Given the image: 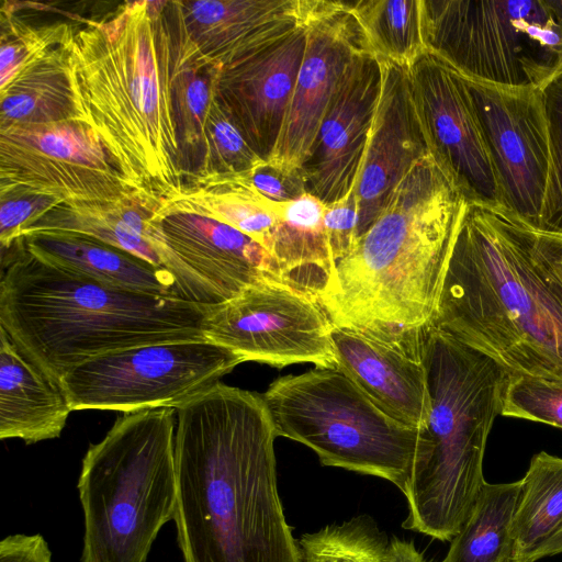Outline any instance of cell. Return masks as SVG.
<instances>
[{
    "instance_id": "1",
    "label": "cell",
    "mask_w": 562,
    "mask_h": 562,
    "mask_svg": "<svg viewBox=\"0 0 562 562\" xmlns=\"http://www.w3.org/2000/svg\"><path fill=\"white\" fill-rule=\"evenodd\" d=\"M271 415L221 382L177 408L173 521L184 562H303L278 493Z\"/></svg>"
},
{
    "instance_id": "2",
    "label": "cell",
    "mask_w": 562,
    "mask_h": 562,
    "mask_svg": "<svg viewBox=\"0 0 562 562\" xmlns=\"http://www.w3.org/2000/svg\"><path fill=\"white\" fill-rule=\"evenodd\" d=\"M465 200L430 154L335 268L318 303L339 327L420 345L432 325Z\"/></svg>"
},
{
    "instance_id": "3",
    "label": "cell",
    "mask_w": 562,
    "mask_h": 562,
    "mask_svg": "<svg viewBox=\"0 0 562 562\" xmlns=\"http://www.w3.org/2000/svg\"><path fill=\"white\" fill-rule=\"evenodd\" d=\"M166 1L125 2L76 26L72 56L86 123L134 189L158 198L184 184L170 93Z\"/></svg>"
},
{
    "instance_id": "4",
    "label": "cell",
    "mask_w": 562,
    "mask_h": 562,
    "mask_svg": "<svg viewBox=\"0 0 562 562\" xmlns=\"http://www.w3.org/2000/svg\"><path fill=\"white\" fill-rule=\"evenodd\" d=\"M431 326L508 375L562 382V291L503 212L465 201Z\"/></svg>"
},
{
    "instance_id": "5",
    "label": "cell",
    "mask_w": 562,
    "mask_h": 562,
    "mask_svg": "<svg viewBox=\"0 0 562 562\" xmlns=\"http://www.w3.org/2000/svg\"><path fill=\"white\" fill-rule=\"evenodd\" d=\"M0 328L50 380L136 346L202 339L213 305L112 288L2 249Z\"/></svg>"
},
{
    "instance_id": "6",
    "label": "cell",
    "mask_w": 562,
    "mask_h": 562,
    "mask_svg": "<svg viewBox=\"0 0 562 562\" xmlns=\"http://www.w3.org/2000/svg\"><path fill=\"white\" fill-rule=\"evenodd\" d=\"M423 359L431 401L428 441L403 493L408 515L402 526L451 541L486 482L484 453L507 373L435 326L425 333Z\"/></svg>"
},
{
    "instance_id": "7",
    "label": "cell",
    "mask_w": 562,
    "mask_h": 562,
    "mask_svg": "<svg viewBox=\"0 0 562 562\" xmlns=\"http://www.w3.org/2000/svg\"><path fill=\"white\" fill-rule=\"evenodd\" d=\"M177 409L125 413L89 446L78 480L81 562H146L177 499Z\"/></svg>"
},
{
    "instance_id": "8",
    "label": "cell",
    "mask_w": 562,
    "mask_h": 562,
    "mask_svg": "<svg viewBox=\"0 0 562 562\" xmlns=\"http://www.w3.org/2000/svg\"><path fill=\"white\" fill-rule=\"evenodd\" d=\"M261 397L278 437L311 448L323 465L378 476L405 492L426 430L390 416L338 369L281 376Z\"/></svg>"
},
{
    "instance_id": "9",
    "label": "cell",
    "mask_w": 562,
    "mask_h": 562,
    "mask_svg": "<svg viewBox=\"0 0 562 562\" xmlns=\"http://www.w3.org/2000/svg\"><path fill=\"white\" fill-rule=\"evenodd\" d=\"M426 50L479 81L542 89L562 71V24L548 0H422Z\"/></svg>"
},
{
    "instance_id": "10",
    "label": "cell",
    "mask_w": 562,
    "mask_h": 562,
    "mask_svg": "<svg viewBox=\"0 0 562 562\" xmlns=\"http://www.w3.org/2000/svg\"><path fill=\"white\" fill-rule=\"evenodd\" d=\"M241 362L205 338L149 344L90 359L59 385L72 411L177 409Z\"/></svg>"
},
{
    "instance_id": "11",
    "label": "cell",
    "mask_w": 562,
    "mask_h": 562,
    "mask_svg": "<svg viewBox=\"0 0 562 562\" xmlns=\"http://www.w3.org/2000/svg\"><path fill=\"white\" fill-rule=\"evenodd\" d=\"M333 327L313 296L280 278L267 277L213 305L204 337L244 361L276 368L311 362L337 369Z\"/></svg>"
},
{
    "instance_id": "12",
    "label": "cell",
    "mask_w": 562,
    "mask_h": 562,
    "mask_svg": "<svg viewBox=\"0 0 562 562\" xmlns=\"http://www.w3.org/2000/svg\"><path fill=\"white\" fill-rule=\"evenodd\" d=\"M133 190L85 122L0 127V199L35 194L87 203Z\"/></svg>"
},
{
    "instance_id": "13",
    "label": "cell",
    "mask_w": 562,
    "mask_h": 562,
    "mask_svg": "<svg viewBox=\"0 0 562 562\" xmlns=\"http://www.w3.org/2000/svg\"><path fill=\"white\" fill-rule=\"evenodd\" d=\"M464 79L494 167L504 213L522 225L544 229L552 159L541 89Z\"/></svg>"
},
{
    "instance_id": "14",
    "label": "cell",
    "mask_w": 562,
    "mask_h": 562,
    "mask_svg": "<svg viewBox=\"0 0 562 562\" xmlns=\"http://www.w3.org/2000/svg\"><path fill=\"white\" fill-rule=\"evenodd\" d=\"M157 218L156 250L179 299L218 305L263 278L282 279L271 254L227 224L167 206L161 199Z\"/></svg>"
},
{
    "instance_id": "15",
    "label": "cell",
    "mask_w": 562,
    "mask_h": 562,
    "mask_svg": "<svg viewBox=\"0 0 562 562\" xmlns=\"http://www.w3.org/2000/svg\"><path fill=\"white\" fill-rule=\"evenodd\" d=\"M407 69L430 156L468 203L504 213L494 167L464 77L428 50Z\"/></svg>"
},
{
    "instance_id": "16",
    "label": "cell",
    "mask_w": 562,
    "mask_h": 562,
    "mask_svg": "<svg viewBox=\"0 0 562 562\" xmlns=\"http://www.w3.org/2000/svg\"><path fill=\"white\" fill-rule=\"evenodd\" d=\"M306 45L291 103L268 164L285 172L307 159L328 104L352 63L371 54L348 1L302 0Z\"/></svg>"
},
{
    "instance_id": "17",
    "label": "cell",
    "mask_w": 562,
    "mask_h": 562,
    "mask_svg": "<svg viewBox=\"0 0 562 562\" xmlns=\"http://www.w3.org/2000/svg\"><path fill=\"white\" fill-rule=\"evenodd\" d=\"M306 45L302 22L281 37L217 70L214 97L254 151L272 156L291 103Z\"/></svg>"
},
{
    "instance_id": "18",
    "label": "cell",
    "mask_w": 562,
    "mask_h": 562,
    "mask_svg": "<svg viewBox=\"0 0 562 562\" xmlns=\"http://www.w3.org/2000/svg\"><path fill=\"white\" fill-rule=\"evenodd\" d=\"M382 85L380 59L358 57L327 106L301 170L307 192L325 205L349 196L357 187Z\"/></svg>"
},
{
    "instance_id": "19",
    "label": "cell",
    "mask_w": 562,
    "mask_h": 562,
    "mask_svg": "<svg viewBox=\"0 0 562 562\" xmlns=\"http://www.w3.org/2000/svg\"><path fill=\"white\" fill-rule=\"evenodd\" d=\"M382 85L355 190L358 238L385 207L412 166L429 155L406 67L381 60Z\"/></svg>"
},
{
    "instance_id": "20",
    "label": "cell",
    "mask_w": 562,
    "mask_h": 562,
    "mask_svg": "<svg viewBox=\"0 0 562 562\" xmlns=\"http://www.w3.org/2000/svg\"><path fill=\"white\" fill-rule=\"evenodd\" d=\"M166 10L196 58L216 70L302 22V0H172Z\"/></svg>"
},
{
    "instance_id": "21",
    "label": "cell",
    "mask_w": 562,
    "mask_h": 562,
    "mask_svg": "<svg viewBox=\"0 0 562 562\" xmlns=\"http://www.w3.org/2000/svg\"><path fill=\"white\" fill-rule=\"evenodd\" d=\"M331 339L337 369L395 419L426 430L431 401L423 344L387 340L335 326Z\"/></svg>"
},
{
    "instance_id": "22",
    "label": "cell",
    "mask_w": 562,
    "mask_h": 562,
    "mask_svg": "<svg viewBox=\"0 0 562 562\" xmlns=\"http://www.w3.org/2000/svg\"><path fill=\"white\" fill-rule=\"evenodd\" d=\"M160 199L133 190L113 201L61 203L24 228L20 237L40 233L82 235L162 268L154 248Z\"/></svg>"
},
{
    "instance_id": "23",
    "label": "cell",
    "mask_w": 562,
    "mask_h": 562,
    "mask_svg": "<svg viewBox=\"0 0 562 562\" xmlns=\"http://www.w3.org/2000/svg\"><path fill=\"white\" fill-rule=\"evenodd\" d=\"M71 411L60 385L0 328V438L29 445L58 438Z\"/></svg>"
},
{
    "instance_id": "24",
    "label": "cell",
    "mask_w": 562,
    "mask_h": 562,
    "mask_svg": "<svg viewBox=\"0 0 562 562\" xmlns=\"http://www.w3.org/2000/svg\"><path fill=\"white\" fill-rule=\"evenodd\" d=\"M15 241L40 260L98 283L155 296H176L173 281L165 269L100 240L40 233Z\"/></svg>"
},
{
    "instance_id": "25",
    "label": "cell",
    "mask_w": 562,
    "mask_h": 562,
    "mask_svg": "<svg viewBox=\"0 0 562 562\" xmlns=\"http://www.w3.org/2000/svg\"><path fill=\"white\" fill-rule=\"evenodd\" d=\"M74 35L24 65L0 86V127L86 123L76 82Z\"/></svg>"
},
{
    "instance_id": "26",
    "label": "cell",
    "mask_w": 562,
    "mask_h": 562,
    "mask_svg": "<svg viewBox=\"0 0 562 562\" xmlns=\"http://www.w3.org/2000/svg\"><path fill=\"white\" fill-rule=\"evenodd\" d=\"M325 211L326 205L310 192L283 202L269 247L282 280L317 302L335 272L324 226Z\"/></svg>"
},
{
    "instance_id": "27",
    "label": "cell",
    "mask_w": 562,
    "mask_h": 562,
    "mask_svg": "<svg viewBox=\"0 0 562 562\" xmlns=\"http://www.w3.org/2000/svg\"><path fill=\"white\" fill-rule=\"evenodd\" d=\"M161 202L227 224L268 251L283 204L263 195L250 172L188 178L178 192L161 198Z\"/></svg>"
},
{
    "instance_id": "28",
    "label": "cell",
    "mask_w": 562,
    "mask_h": 562,
    "mask_svg": "<svg viewBox=\"0 0 562 562\" xmlns=\"http://www.w3.org/2000/svg\"><path fill=\"white\" fill-rule=\"evenodd\" d=\"M166 21L170 38L172 113L186 181L202 169L206 122L214 100L217 70L203 65L179 29L167 18Z\"/></svg>"
},
{
    "instance_id": "29",
    "label": "cell",
    "mask_w": 562,
    "mask_h": 562,
    "mask_svg": "<svg viewBox=\"0 0 562 562\" xmlns=\"http://www.w3.org/2000/svg\"><path fill=\"white\" fill-rule=\"evenodd\" d=\"M520 480L485 482L441 562H513V525Z\"/></svg>"
},
{
    "instance_id": "30",
    "label": "cell",
    "mask_w": 562,
    "mask_h": 562,
    "mask_svg": "<svg viewBox=\"0 0 562 562\" xmlns=\"http://www.w3.org/2000/svg\"><path fill=\"white\" fill-rule=\"evenodd\" d=\"M513 525V562L533 554L562 530V458L533 454L525 476Z\"/></svg>"
},
{
    "instance_id": "31",
    "label": "cell",
    "mask_w": 562,
    "mask_h": 562,
    "mask_svg": "<svg viewBox=\"0 0 562 562\" xmlns=\"http://www.w3.org/2000/svg\"><path fill=\"white\" fill-rule=\"evenodd\" d=\"M373 56L409 68L426 52L422 0L348 1Z\"/></svg>"
},
{
    "instance_id": "32",
    "label": "cell",
    "mask_w": 562,
    "mask_h": 562,
    "mask_svg": "<svg viewBox=\"0 0 562 562\" xmlns=\"http://www.w3.org/2000/svg\"><path fill=\"white\" fill-rule=\"evenodd\" d=\"M387 543L368 516L326 526L299 540L303 562H382Z\"/></svg>"
},
{
    "instance_id": "33",
    "label": "cell",
    "mask_w": 562,
    "mask_h": 562,
    "mask_svg": "<svg viewBox=\"0 0 562 562\" xmlns=\"http://www.w3.org/2000/svg\"><path fill=\"white\" fill-rule=\"evenodd\" d=\"M0 16V86L24 65L70 38L76 31V26L66 21L30 23L15 13L9 1L3 2Z\"/></svg>"
},
{
    "instance_id": "34",
    "label": "cell",
    "mask_w": 562,
    "mask_h": 562,
    "mask_svg": "<svg viewBox=\"0 0 562 562\" xmlns=\"http://www.w3.org/2000/svg\"><path fill=\"white\" fill-rule=\"evenodd\" d=\"M267 162L254 151L214 97L206 122L202 169L193 177L251 172Z\"/></svg>"
},
{
    "instance_id": "35",
    "label": "cell",
    "mask_w": 562,
    "mask_h": 562,
    "mask_svg": "<svg viewBox=\"0 0 562 562\" xmlns=\"http://www.w3.org/2000/svg\"><path fill=\"white\" fill-rule=\"evenodd\" d=\"M501 415L562 429V382L532 375L507 374Z\"/></svg>"
},
{
    "instance_id": "36",
    "label": "cell",
    "mask_w": 562,
    "mask_h": 562,
    "mask_svg": "<svg viewBox=\"0 0 562 562\" xmlns=\"http://www.w3.org/2000/svg\"><path fill=\"white\" fill-rule=\"evenodd\" d=\"M541 91L552 159V178L544 229L554 231L562 222V71Z\"/></svg>"
},
{
    "instance_id": "37",
    "label": "cell",
    "mask_w": 562,
    "mask_h": 562,
    "mask_svg": "<svg viewBox=\"0 0 562 562\" xmlns=\"http://www.w3.org/2000/svg\"><path fill=\"white\" fill-rule=\"evenodd\" d=\"M61 203L56 198L35 194L0 199L1 248H10L24 228Z\"/></svg>"
},
{
    "instance_id": "38",
    "label": "cell",
    "mask_w": 562,
    "mask_h": 562,
    "mask_svg": "<svg viewBox=\"0 0 562 562\" xmlns=\"http://www.w3.org/2000/svg\"><path fill=\"white\" fill-rule=\"evenodd\" d=\"M325 233L336 265L353 249L358 240V209L355 191L346 199L326 205Z\"/></svg>"
},
{
    "instance_id": "39",
    "label": "cell",
    "mask_w": 562,
    "mask_h": 562,
    "mask_svg": "<svg viewBox=\"0 0 562 562\" xmlns=\"http://www.w3.org/2000/svg\"><path fill=\"white\" fill-rule=\"evenodd\" d=\"M250 179L263 195L278 202L291 201L307 192L301 169L285 172L267 162L251 171Z\"/></svg>"
},
{
    "instance_id": "40",
    "label": "cell",
    "mask_w": 562,
    "mask_h": 562,
    "mask_svg": "<svg viewBox=\"0 0 562 562\" xmlns=\"http://www.w3.org/2000/svg\"><path fill=\"white\" fill-rule=\"evenodd\" d=\"M517 223L524 231L533 259L562 291V231L535 229Z\"/></svg>"
},
{
    "instance_id": "41",
    "label": "cell",
    "mask_w": 562,
    "mask_h": 562,
    "mask_svg": "<svg viewBox=\"0 0 562 562\" xmlns=\"http://www.w3.org/2000/svg\"><path fill=\"white\" fill-rule=\"evenodd\" d=\"M0 562H52V552L38 533L10 535L0 542Z\"/></svg>"
},
{
    "instance_id": "42",
    "label": "cell",
    "mask_w": 562,
    "mask_h": 562,
    "mask_svg": "<svg viewBox=\"0 0 562 562\" xmlns=\"http://www.w3.org/2000/svg\"><path fill=\"white\" fill-rule=\"evenodd\" d=\"M382 562H430L413 541L393 538L386 546Z\"/></svg>"
},
{
    "instance_id": "43",
    "label": "cell",
    "mask_w": 562,
    "mask_h": 562,
    "mask_svg": "<svg viewBox=\"0 0 562 562\" xmlns=\"http://www.w3.org/2000/svg\"><path fill=\"white\" fill-rule=\"evenodd\" d=\"M562 552V530L542 546L532 557L531 562H536L547 555H554Z\"/></svg>"
},
{
    "instance_id": "44",
    "label": "cell",
    "mask_w": 562,
    "mask_h": 562,
    "mask_svg": "<svg viewBox=\"0 0 562 562\" xmlns=\"http://www.w3.org/2000/svg\"><path fill=\"white\" fill-rule=\"evenodd\" d=\"M555 16L562 24V0H548Z\"/></svg>"
},
{
    "instance_id": "45",
    "label": "cell",
    "mask_w": 562,
    "mask_h": 562,
    "mask_svg": "<svg viewBox=\"0 0 562 562\" xmlns=\"http://www.w3.org/2000/svg\"><path fill=\"white\" fill-rule=\"evenodd\" d=\"M554 231H562V222L560 223V225L558 226V228H557V229H554Z\"/></svg>"
}]
</instances>
